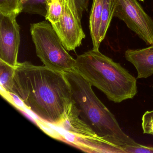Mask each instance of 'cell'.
<instances>
[{"label": "cell", "mask_w": 153, "mask_h": 153, "mask_svg": "<svg viewBox=\"0 0 153 153\" xmlns=\"http://www.w3.org/2000/svg\"><path fill=\"white\" fill-rule=\"evenodd\" d=\"M13 93L39 119L56 126L72 101L64 73L29 62H19L16 67Z\"/></svg>", "instance_id": "6da1fadb"}, {"label": "cell", "mask_w": 153, "mask_h": 153, "mask_svg": "<svg viewBox=\"0 0 153 153\" xmlns=\"http://www.w3.org/2000/svg\"><path fill=\"white\" fill-rule=\"evenodd\" d=\"M64 74L80 117L97 136L123 148L138 144L122 129L113 114L97 96L92 86L76 70Z\"/></svg>", "instance_id": "7a4b0ae2"}, {"label": "cell", "mask_w": 153, "mask_h": 153, "mask_svg": "<svg viewBox=\"0 0 153 153\" xmlns=\"http://www.w3.org/2000/svg\"><path fill=\"white\" fill-rule=\"evenodd\" d=\"M75 69L92 86L114 103L132 99L137 93V79L120 63L99 50H90L77 56Z\"/></svg>", "instance_id": "3957f363"}, {"label": "cell", "mask_w": 153, "mask_h": 153, "mask_svg": "<svg viewBox=\"0 0 153 153\" xmlns=\"http://www.w3.org/2000/svg\"><path fill=\"white\" fill-rule=\"evenodd\" d=\"M30 30L37 56L44 66L62 73L75 69L76 59L69 54L51 23L31 24Z\"/></svg>", "instance_id": "277c9868"}, {"label": "cell", "mask_w": 153, "mask_h": 153, "mask_svg": "<svg viewBox=\"0 0 153 153\" xmlns=\"http://www.w3.org/2000/svg\"><path fill=\"white\" fill-rule=\"evenodd\" d=\"M114 17L125 23L147 45H153V20L137 0H114Z\"/></svg>", "instance_id": "5b68a950"}, {"label": "cell", "mask_w": 153, "mask_h": 153, "mask_svg": "<svg viewBox=\"0 0 153 153\" xmlns=\"http://www.w3.org/2000/svg\"><path fill=\"white\" fill-rule=\"evenodd\" d=\"M76 0H63L59 20L51 24L68 51H74L85 38Z\"/></svg>", "instance_id": "8992f818"}, {"label": "cell", "mask_w": 153, "mask_h": 153, "mask_svg": "<svg viewBox=\"0 0 153 153\" xmlns=\"http://www.w3.org/2000/svg\"><path fill=\"white\" fill-rule=\"evenodd\" d=\"M17 16L0 13V60L16 67L20 43Z\"/></svg>", "instance_id": "52a82bcc"}, {"label": "cell", "mask_w": 153, "mask_h": 153, "mask_svg": "<svg viewBox=\"0 0 153 153\" xmlns=\"http://www.w3.org/2000/svg\"><path fill=\"white\" fill-rule=\"evenodd\" d=\"M57 126L81 137H99L81 119L79 111L72 100L67 107L63 120Z\"/></svg>", "instance_id": "ba28073f"}, {"label": "cell", "mask_w": 153, "mask_h": 153, "mask_svg": "<svg viewBox=\"0 0 153 153\" xmlns=\"http://www.w3.org/2000/svg\"><path fill=\"white\" fill-rule=\"evenodd\" d=\"M63 138L82 150L90 153H125L120 146L109 142L99 137H81L69 133Z\"/></svg>", "instance_id": "9c48e42d"}, {"label": "cell", "mask_w": 153, "mask_h": 153, "mask_svg": "<svg viewBox=\"0 0 153 153\" xmlns=\"http://www.w3.org/2000/svg\"><path fill=\"white\" fill-rule=\"evenodd\" d=\"M125 57L137 70V78H147L153 75V45L141 49H128Z\"/></svg>", "instance_id": "30bf717a"}, {"label": "cell", "mask_w": 153, "mask_h": 153, "mask_svg": "<svg viewBox=\"0 0 153 153\" xmlns=\"http://www.w3.org/2000/svg\"><path fill=\"white\" fill-rule=\"evenodd\" d=\"M103 0H93L89 18V29L93 49L99 50L101 42L100 32L102 23Z\"/></svg>", "instance_id": "8fae6325"}, {"label": "cell", "mask_w": 153, "mask_h": 153, "mask_svg": "<svg viewBox=\"0 0 153 153\" xmlns=\"http://www.w3.org/2000/svg\"><path fill=\"white\" fill-rule=\"evenodd\" d=\"M16 67L0 60V85L8 93H13Z\"/></svg>", "instance_id": "7c38bea8"}, {"label": "cell", "mask_w": 153, "mask_h": 153, "mask_svg": "<svg viewBox=\"0 0 153 153\" xmlns=\"http://www.w3.org/2000/svg\"><path fill=\"white\" fill-rule=\"evenodd\" d=\"M114 0H103L102 23L100 32V41L102 42L105 38L107 30L114 17Z\"/></svg>", "instance_id": "4fadbf2b"}, {"label": "cell", "mask_w": 153, "mask_h": 153, "mask_svg": "<svg viewBox=\"0 0 153 153\" xmlns=\"http://www.w3.org/2000/svg\"><path fill=\"white\" fill-rule=\"evenodd\" d=\"M21 13L36 14L46 17L47 14L46 0H22Z\"/></svg>", "instance_id": "5bb4252c"}, {"label": "cell", "mask_w": 153, "mask_h": 153, "mask_svg": "<svg viewBox=\"0 0 153 153\" xmlns=\"http://www.w3.org/2000/svg\"><path fill=\"white\" fill-rule=\"evenodd\" d=\"M63 0H46L47 12L45 18L51 24L59 21L62 9Z\"/></svg>", "instance_id": "9a60e30c"}, {"label": "cell", "mask_w": 153, "mask_h": 153, "mask_svg": "<svg viewBox=\"0 0 153 153\" xmlns=\"http://www.w3.org/2000/svg\"><path fill=\"white\" fill-rule=\"evenodd\" d=\"M22 0H0V13L18 16L21 13Z\"/></svg>", "instance_id": "2e32d148"}, {"label": "cell", "mask_w": 153, "mask_h": 153, "mask_svg": "<svg viewBox=\"0 0 153 153\" xmlns=\"http://www.w3.org/2000/svg\"><path fill=\"white\" fill-rule=\"evenodd\" d=\"M141 127L144 134L153 135V110L147 111L143 114Z\"/></svg>", "instance_id": "e0dca14e"}, {"label": "cell", "mask_w": 153, "mask_h": 153, "mask_svg": "<svg viewBox=\"0 0 153 153\" xmlns=\"http://www.w3.org/2000/svg\"><path fill=\"white\" fill-rule=\"evenodd\" d=\"M123 149L125 153H153V147L139 144L136 146H126Z\"/></svg>", "instance_id": "ac0fdd59"}, {"label": "cell", "mask_w": 153, "mask_h": 153, "mask_svg": "<svg viewBox=\"0 0 153 153\" xmlns=\"http://www.w3.org/2000/svg\"><path fill=\"white\" fill-rule=\"evenodd\" d=\"M89 0H76L77 7L79 16L82 18V15L85 11L88 10V2Z\"/></svg>", "instance_id": "d6986e66"}, {"label": "cell", "mask_w": 153, "mask_h": 153, "mask_svg": "<svg viewBox=\"0 0 153 153\" xmlns=\"http://www.w3.org/2000/svg\"><path fill=\"white\" fill-rule=\"evenodd\" d=\"M140 1H144V0H139Z\"/></svg>", "instance_id": "ffe728a7"}]
</instances>
